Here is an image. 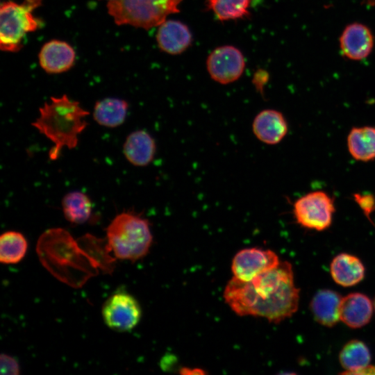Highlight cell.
<instances>
[{"label": "cell", "instance_id": "7a4b0ae2", "mask_svg": "<svg viewBox=\"0 0 375 375\" xmlns=\"http://www.w3.org/2000/svg\"><path fill=\"white\" fill-rule=\"evenodd\" d=\"M83 238L85 247L81 248L80 241L74 240L68 231L55 228L46 231L37 245L44 266L61 281L77 288L94 276L98 267L112 271L114 262L108 244L90 235Z\"/></svg>", "mask_w": 375, "mask_h": 375}, {"label": "cell", "instance_id": "2e32d148", "mask_svg": "<svg viewBox=\"0 0 375 375\" xmlns=\"http://www.w3.org/2000/svg\"><path fill=\"white\" fill-rule=\"evenodd\" d=\"M156 152L154 138L146 131L137 130L131 133L123 145V153L126 160L138 167L150 164Z\"/></svg>", "mask_w": 375, "mask_h": 375}, {"label": "cell", "instance_id": "f546056e", "mask_svg": "<svg viewBox=\"0 0 375 375\" xmlns=\"http://www.w3.org/2000/svg\"><path fill=\"white\" fill-rule=\"evenodd\" d=\"M374 310H375V301H374Z\"/></svg>", "mask_w": 375, "mask_h": 375}, {"label": "cell", "instance_id": "7402d4cb", "mask_svg": "<svg viewBox=\"0 0 375 375\" xmlns=\"http://www.w3.org/2000/svg\"><path fill=\"white\" fill-rule=\"evenodd\" d=\"M62 208L67 221L81 224L86 222L91 215L92 202L89 197L82 192H70L62 198Z\"/></svg>", "mask_w": 375, "mask_h": 375}, {"label": "cell", "instance_id": "4316f807", "mask_svg": "<svg viewBox=\"0 0 375 375\" xmlns=\"http://www.w3.org/2000/svg\"><path fill=\"white\" fill-rule=\"evenodd\" d=\"M353 374H375V365H368Z\"/></svg>", "mask_w": 375, "mask_h": 375}, {"label": "cell", "instance_id": "484cf974", "mask_svg": "<svg viewBox=\"0 0 375 375\" xmlns=\"http://www.w3.org/2000/svg\"><path fill=\"white\" fill-rule=\"evenodd\" d=\"M1 374L6 375H17L19 374V367L17 360L8 355H1Z\"/></svg>", "mask_w": 375, "mask_h": 375}, {"label": "cell", "instance_id": "9c48e42d", "mask_svg": "<svg viewBox=\"0 0 375 375\" xmlns=\"http://www.w3.org/2000/svg\"><path fill=\"white\" fill-rule=\"evenodd\" d=\"M208 72L215 81L226 85L238 80L245 68L242 53L236 47L225 45L215 49L206 60Z\"/></svg>", "mask_w": 375, "mask_h": 375}, {"label": "cell", "instance_id": "277c9868", "mask_svg": "<svg viewBox=\"0 0 375 375\" xmlns=\"http://www.w3.org/2000/svg\"><path fill=\"white\" fill-rule=\"evenodd\" d=\"M106 239L116 258L132 262L144 257L153 242L149 220L130 211L113 218L106 228Z\"/></svg>", "mask_w": 375, "mask_h": 375}, {"label": "cell", "instance_id": "83f0119b", "mask_svg": "<svg viewBox=\"0 0 375 375\" xmlns=\"http://www.w3.org/2000/svg\"><path fill=\"white\" fill-rule=\"evenodd\" d=\"M181 373L183 374H203L205 372L197 368H183Z\"/></svg>", "mask_w": 375, "mask_h": 375}, {"label": "cell", "instance_id": "4dcf8cb0", "mask_svg": "<svg viewBox=\"0 0 375 375\" xmlns=\"http://www.w3.org/2000/svg\"><path fill=\"white\" fill-rule=\"evenodd\" d=\"M108 1H115V0H108Z\"/></svg>", "mask_w": 375, "mask_h": 375}, {"label": "cell", "instance_id": "ffe728a7", "mask_svg": "<svg viewBox=\"0 0 375 375\" xmlns=\"http://www.w3.org/2000/svg\"><path fill=\"white\" fill-rule=\"evenodd\" d=\"M128 108V103L123 99L106 98L96 102L93 118L101 126L115 128L124 122Z\"/></svg>", "mask_w": 375, "mask_h": 375}, {"label": "cell", "instance_id": "f1b7e54d", "mask_svg": "<svg viewBox=\"0 0 375 375\" xmlns=\"http://www.w3.org/2000/svg\"><path fill=\"white\" fill-rule=\"evenodd\" d=\"M362 4H365L368 6H375V0H362Z\"/></svg>", "mask_w": 375, "mask_h": 375}, {"label": "cell", "instance_id": "603a6c76", "mask_svg": "<svg viewBox=\"0 0 375 375\" xmlns=\"http://www.w3.org/2000/svg\"><path fill=\"white\" fill-rule=\"evenodd\" d=\"M27 248V241L21 233L6 231L0 238V260L4 264H16L24 258Z\"/></svg>", "mask_w": 375, "mask_h": 375}, {"label": "cell", "instance_id": "9a60e30c", "mask_svg": "<svg viewBox=\"0 0 375 375\" xmlns=\"http://www.w3.org/2000/svg\"><path fill=\"white\" fill-rule=\"evenodd\" d=\"M156 40L162 51L177 55L190 46L192 35L185 24L176 20H165L158 26Z\"/></svg>", "mask_w": 375, "mask_h": 375}, {"label": "cell", "instance_id": "5bb4252c", "mask_svg": "<svg viewBox=\"0 0 375 375\" xmlns=\"http://www.w3.org/2000/svg\"><path fill=\"white\" fill-rule=\"evenodd\" d=\"M374 306L370 299L360 292L343 297L340 306V319L351 328H359L371 320Z\"/></svg>", "mask_w": 375, "mask_h": 375}, {"label": "cell", "instance_id": "52a82bcc", "mask_svg": "<svg viewBox=\"0 0 375 375\" xmlns=\"http://www.w3.org/2000/svg\"><path fill=\"white\" fill-rule=\"evenodd\" d=\"M335 212L334 199L322 190L308 192L293 203L292 213L297 223L310 230L328 228Z\"/></svg>", "mask_w": 375, "mask_h": 375}, {"label": "cell", "instance_id": "cb8c5ba5", "mask_svg": "<svg viewBox=\"0 0 375 375\" xmlns=\"http://www.w3.org/2000/svg\"><path fill=\"white\" fill-rule=\"evenodd\" d=\"M250 3L251 0H206L207 8L222 22L247 17Z\"/></svg>", "mask_w": 375, "mask_h": 375}, {"label": "cell", "instance_id": "8fae6325", "mask_svg": "<svg viewBox=\"0 0 375 375\" xmlns=\"http://www.w3.org/2000/svg\"><path fill=\"white\" fill-rule=\"evenodd\" d=\"M341 53L351 60H362L371 53L374 37L363 24L353 22L346 26L339 38Z\"/></svg>", "mask_w": 375, "mask_h": 375}, {"label": "cell", "instance_id": "5b68a950", "mask_svg": "<svg viewBox=\"0 0 375 375\" xmlns=\"http://www.w3.org/2000/svg\"><path fill=\"white\" fill-rule=\"evenodd\" d=\"M182 0H115L108 1V12L117 25L149 29L179 12Z\"/></svg>", "mask_w": 375, "mask_h": 375}, {"label": "cell", "instance_id": "ba28073f", "mask_svg": "<svg viewBox=\"0 0 375 375\" xmlns=\"http://www.w3.org/2000/svg\"><path fill=\"white\" fill-rule=\"evenodd\" d=\"M142 311L138 301L125 292H118L110 296L102 308L105 324L118 332L132 330L140 322Z\"/></svg>", "mask_w": 375, "mask_h": 375}, {"label": "cell", "instance_id": "30bf717a", "mask_svg": "<svg viewBox=\"0 0 375 375\" xmlns=\"http://www.w3.org/2000/svg\"><path fill=\"white\" fill-rule=\"evenodd\" d=\"M280 262L278 255L270 249L246 248L233 257L231 270L234 278L249 281L276 267Z\"/></svg>", "mask_w": 375, "mask_h": 375}, {"label": "cell", "instance_id": "7c38bea8", "mask_svg": "<svg viewBox=\"0 0 375 375\" xmlns=\"http://www.w3.org/2000/svg\"><path fill=\"white\" fill-rule=\"evenodd\" d=\"M252 131L259 141L275 145L288 134V124L281 112L275 109H265L255 116Z\"/></svg>", "mask_w": 375, "mask_h": 375}, {"label": "cell", "instance_id": "44dd1931", "mask_svg": "<svg viewBox=\"0 0 375 375\" xmlns=\"http://www.w3.org/2000/svg\"><path fill=\"white\" fill-rule=\"evenodd\" d=\"M371 353L367 346L358 340L346 343L339 353V361L344 369L342 374H353L369 365Z\"/></svg>", "mask_w": 375, "mask_h": 375}, {"label": "cell", "instance_id": "3957f363", "mask_svg": "<svg viewBox=\"0 0 375 375\" xmlns=\"http://www.w3.org/2000/svg\"><path fill=\"white\" fill-rule=\"evenodd\" d=\"M39 112L32 126L53 142L49 153L51 160H56L63 147L72 149L77 146L78 135L88 126L84 118L90 114L78 101L66 94L51 97V102H45Z\"/></svg>", "mask_w": 375, "mask_h": 375}, {"label": "cell", "instance_id": "d6986e66", "mask_svg": "<svg viewBox=\"0 0 375 375\" xmlns=\"http://www.w3.org/2000/svg\"><path fill=\"white\" fill-rule=\"evenodd\" d=\"M347 147L356 160L366 162L375 160V127H353L347 138Z\"/></svg>", "mask_w": 375, "mask_h": 375}, {"label": "cell", "instance_id": "ac0fdd59", "mask_svg": "<svg viewBox=\"0 0 375 375\" xmlns=\"http://www.w3.org/2000/svg\"><path fill=\"white\" fill-rule=\"evenodd\" d=\"M365 271L362 261L347 253L335 256L330 265L331 277L342 287H351L360 283L365 276Z\"/></svg>", "mask_w": 375, "mask_h": 375}, {"label": "cell", "instance_id": "4fadbf2b", "mask_svg": "<svg viewBox=\"0 0 375 375\" xmlns=\"http://www.w3.org/2000/svg\"><path fill=\"white\" fill-rule=\"evenodd\" d=\"M41 67L49 74H60L68 71L74 65L76 53L68 43L53 40L45 43L39 53Z\"/></svg>", "mask_w": 375, "mask_h": 375}, {"label": "cell", "instance_id": "e0dca14e", "mask_svg": "<svg viewBox=\"0 0 375 375\" xmlns=\"http://www.w3.org/2000/svg\"><path fill=\"white\" fill-rule=\"evenodd\" d=\"M342 298L337 292L328 289L316 292L310 301V310L317 322L326 327L334 326L340 320Z\"/></svg>", "mask_w": 375, "mask_h": 375}, {"label": "cell", "instance_id": "6da1fadb", "mask_svg": "<svg viewBox=\"0 0 375 375\" xmlns=\"http://www.w3.org/2000/svg\"><path fill=\"white\" fill-rule=\"evenodd\" d=\"M299 292L292 265L284 261L249 281L233 277L223 297L238 315L262 317L277 324L297 312Z\"/></svg>", "mask_w": 375, "mask_h": 375}, {"label": "cell", "instance_id": "8992f818", "mask_svg": "<svg viewBox=\"0 0 375 375\" xmlns=\"http://www.w3.org/2000/svg\"><path fill=\"white\" fill-rule=\"evenodd\" d=\"M42 0H24L22 3L12 1L3 2L0 8V47L2 51L17 52L23 47L27 33L38 28L39 22L33 11Z\"/></svg>", "mask_w": 375, "mask_h": 375}, {"label": "cell", "instance_id": "d4e9b609", "mask_svg": "<svg viewBox=\"0 0 375 375\" xmlns=\"http://www.w3.org/2000/svg\"><path fill=\"white\" fill-rule=\"evenodd\" d=\"M353 198L362 210L365 216L372 224H373L371 219V215L375 210V196L370 193H354L353 194Z\"/></svg>", "mask_w": 375, "mask_h": 375}]
</instances>
